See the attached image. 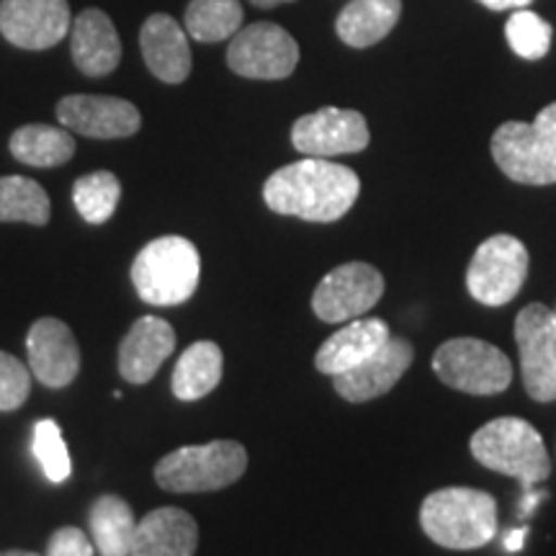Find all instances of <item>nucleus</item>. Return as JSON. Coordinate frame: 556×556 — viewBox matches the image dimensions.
Segmentation results:
<instances>
[{
	"instance_id": "19",
	"label": "nucleus",
	"mask_w": 556,
	"mask_h": 556,
	"mask_svg": "<svg viewBox=\"0 0 556 556\" xmlns=\"http://www.w3.org/2000/svg\"><path fill=\"white\" fill-rule=\"evenodd\" d=\"M70 50L75 67L88 78L114 73L122 60V41L109 13L99 9L83 11L70 26Z\"/></svg>"
},
{
	"instance_id": "17",
	"label": "nucleus",
	"mask_w": 556,
	"mask_h": 556,
	"mask_svg": "<svg viewBox=\"0 0 556 556\" xmlns=\"http://www.w3.org/2000/svg\"><path fill=\"white\" fill-rule=\"evenodd\" d=\"M139 47L157 80L178 86L191 75V47L184 26L168 13H155L139 29Z\"/></svg>"
},
{
	"instance_id": "22",
	"label": "nucleus",
	"mask_w": 556,
	"mask_h": 556,
	"mask_svg": "<svg viewBox=\"0 0 556 556\" xmlns=\"http://www.w3.org/2000/svg\"><path fill=\"white\" fill-rule=\"evenodd\" d=\"M400 16L402 0H351L338 13L336 31L343 45L353 50H366L389 37Z\"/></svg>"
},
{
	"instance_id": "35",
	"label": "nucleus",
	"mask_w": 556,
	"mask_h": 556,
	"mask_svg": "<svg viewBox=\"0 0 556 556\" xmlns=\"http://www.w3.org/2000/svg\"><path fill=\"white\" fill-rule=\"evenodd\" d=\"M523 533L526 531H518V533H510V536H507V548H520V544H523Z\"/></svg>"
},
{
	"instance_id": "12",
	"label": "nucleus",
	"mask_w": 556,
	"mask_h": 556,
	"mask_svg": "<svg viewBox=\"0 0 556 556\" xmlns=\"http://www.w3.org/2000/svg\"><path fill=\"white\" fill-rule=\"evenodd\" d=\"M371 142L366 116L353 109L325 106L302 116L291 127V144L304 157H338L364 152Z\"/></svg>"
},
{
	"instance_id": "34",
	"label": "nucleus",
	"mask_w": 556,
	"mask_h": 556,
	"mask_svg": "<svg viewBox=\"0 0 556 556\" xmlns=\"http://www.w3.org/2000/svg\"><path fill=\"white\" fill-rule=\"evenodd\" d=\"M250 3L255 5V9H276V5H283V3H294V0H250Z\"/></svg>"
},
{
	"instance_id": "13",
	"label": "nucleus",
	"mask_w": 556,
	"mask_h": 556,
	"mask_svg": "<svg viewBox=\"0 0 556 556\" xmlns=\"http://www.w3.org/2000/svg\"><path fill=\"white\" fill-rule=\"evenodd\" d=\"M67 0H0V34L18 50H50L70 34Z\"/></svg>"
},
{
	"instance_id": "3",
	"label": "nucleus",
	"mask_w": 556,
	"mask_h": 556,
	"mask_svg": "<svg viewBox=\"0 0 556 556\" xmlns=\"http://www.w3.org/2000/svg\"><path fill=\"white\" fill-rule=\"evenodd\" d=\"M201 258L191 240L165 235L144 245L131 263V283L152 307H176L189 302L199 287Z\"/></svg>"
},
{
	"instance_id": "5",
	"label": "nucleus",
	"mask_w": 556,
	"mask_h": 556,
	"mask_svg": "<svg viewBox=\"0 0 556 556\" xmlns=\"http://www.w3.org/2000/svg\"><path fill=\"white\" fill-rule=\"evenodd\" d=\"M492 160L507 178L523 186L556 184V101L531 124L505 122L490 142Z\"/></svg>"
},
{
	"instance_id": "33",
	"label": "nucleus",
	"mask_w": 556,
	"mask_h": 556,
	"mask_svg": "<svg viewBox=\"0 0 556 556\" xmlns=\"http://www.w3.org/2000/svg\"><path fill=\"white\" fill-rule=\"evenodd\" d=\"M477 3H482L484 9L490 11H518V9H526V5H531L533 0H477Z\"/></svg>"
},
{
	"instance_id": "8",
	"label": "nucleus",
	"mask_w": 556,
	"mask_h": 556,
	"mask_svg": "<svg viewBox=\"0 0 556 556\" xmlns=\"http://www.w3.org/2000/svg\"><path fill=\"white\" fill-rule=\"evenodd\" d=\"M528 276V250L513 235H492L475 250L467 289L484 307H505L518 296Z\"/></svg>"
},
{
	"instance_id": "15",
	"label": "nucleus",
	"mask_w": 556,
	"mask_h": 556,
	"mask_svg": "<svg viewBox=\"0 0 556 556\" xmlns=\"http://www.w3.org/2000/svg\"><path fill=\"white\" fill-rule=\"evenodd\" d=\"M58 119L65 129L93 139L131 137L142 127L135 103L114 96H65L58 103Z\"/></svg>"
},
{
	"instance_id": "9",
	"label": "nucleus",
	"mask_w": 556,
	"mask_h": 556,
	"mask_svg": "<svg viewBox=\"0 0 556 556\" xmlns=\"http://www.w3.org/2000/svg\"><path fill=\"white\" fill-rule=\"evenodd\" d=\"M227 65L248 80H283L299 65V45L278 24L258 21L240 29L229 41Z\"/></svg>"
},
{
	"instance_id": "1",
	"label": "nucleus",
	"mask_w": 556,
	"mask_h": 556,
	"mask_svg": "<svg viewBox=\"0 0 556 556\" xmlns=\"http://www.w3.org/2000/svg\"><path fill=\"white\" fill-rule=\"evenodd\" d=\"M358 193L356 173L325 157H304L283 165L263 186V201L270 212L317 225L343 219Z\"/></svg>"
},
{
	"instance_id": "29",
	"label": "nucleus",
	"mask_w": 556,
	"mask_h": 556,
	"mask_svg": "<svg viewBox=\"0 0 556 556\" xmlns=\"http://www.w3.org/2000/svg\"><path fill=\"white\" fill-rule=\"evenodd\" d=\"M505 37L510 50L516 52L518 58L536 62L541 58H546L548 50H552L554 29L548 21L539 16V13L518 9L513 11L510 18H507Z\"/></svg>"
},
{
	"instance_id": "25",
	"label": "nucleus",
	"mask_w": 556,
	"mask_h": 556,
	"mask_svg": "<svg viewBox=\"0 0 556 556\" xmlns=\"http://www.w3.org/2000/svg\"><path fill=\"white\" fill-rule=\"evenodd\" d=\"M11 155L31 168H58L75 155V139L65 127L26 124L13 131Z\"/></svg>"
},
{
	"instance_id": "16",
	"label": "nucleus",
	"mask_w": 556,
	"mask_h": 556,
	"mask_svg": "<svg viewBox=\"0 0 556 556\" xmlns=\"http://www.w3.org/2000/svg\"><path fill=\"white\" fill-rule=\"evenodd\" d=\"M31 377L50 389H62L78 377L80 348L73 330L58 317H41L26 338Z\"/></svg>"
},
{
	"instance_id": "20",
	"label": "nucleus",
	"mask_w": 556,
	"mask_h": 556,
	"mask_svg": "<svg viewBox=\"0 0 556 556\" xmlns=\"http://www.w3.org/2000/svg\"><path fill=\"white\" fill-rule=\"evenodd\" d=\"M199 546V526L180 507H157L137 520L129 556H193Z\"/></svg>"
},
{
	"instance_id": "32",
	"label": "nucleus",
	"mask_w": 556,
	"mask_h": 556,
	"mask_svg": "<svg viewBox=\"0 0 556 556\" xmlns=\"http://www.w3.org/2000/svg\"><path fill=\"white\" fill-rule=\"evenodd\" d=\"M47 556H96V546L80 528L65 526L52 533L47 544Z\"/></svg>"
},
{
	"instance_id": "36",
	"label": "nucleus",
	"mask_w": 556,
	"mask_h": 556,
	"mask_svg": "<svg viewBox=\"0 0 556 556\" xmlns=\"http://www.w3.org/2000/svg\"><path fill=\"white\" fill-rule=\"evenodd\" d=\"M0 556H39L34 552H21V548H9V552H0Z\"/></svg>"
},
{
	"instance_id": "21",
	"label": "nucleus",
	"mask_w": 556,
	"mask_h": 556,
	"mask_svg": "<svg viewBox=\"0 0 556 556\" xmlns=\"http://www.w3.org/2000/svg\"><path fill=\"white\" fill-rule=\"evenodd\" d=\"M392 338V330L384 319L379 317H356L340 328L336 336H330L319 345L315 366L317 371L328 374V377H338V374L348 371V368L358 366L361 361L379 351L387 340Z\"/></svg>"
},
{
	"instance_id": "27",
	"label": "nucleus",
	"mask_w": 556,
	"mask_h": 556,
	"mask_svg": "<svg viewBox=\"0 0 556 556\" xmlns=\"http://www.w3.org/2000/svg\"><path fill=\"white\" fill-rule=\"evenodd\" d=\"M52 204L37 180L24 176L0 178V222L45 227L50 222Z\"/></svg>"
},
{
	"instance_id": "37",
	"label": "nucleus",
	"mask_w": 556,
	"mask_h": 556,
	"mask_svg": "<svg viewBox=\"0 0 556 556\" xmlns=\"http://www.w3.org/2000/svg\"><path fill=\"white\" fill-rule=\"evenodd\" d=\"M554 315H556V312H554Z\"/></svg>"
},
{
	"instance_id": "14",
	"label": "nucleus",
	"mask_w": 556,
	"mask_h": 556,
	"mask_svg": "<svg viewBox=\"0 0 556 556\" xmlns=\"http://www.w3.org/2000/svg\"><path fill=\"white\" fill-rule=\"evenodd\" d=\"M415 348L405 338H389L374 356L361 361L358 366L348 368V371L332 377V387L345 402L361 405V402H371L384 397L397 387V381L405 377V371L413 366Z\"/></svg>"
},
{
	"instance_id": "10",
	"label": "nucleus",
	"mask_w": 556,
	"mask_h": 556,
	"mask_svg": "<svg viewBox=\"0 0 556 556\" xmlns=\"http://www.w3.org/2000/svg\"><path fill=\"white\" fill-rule=\"evenodd\" d=\"M516 343L520 353V377L528 397L536 402L556 400V315L546 304H528L516 317Z\"/></svg>"
},
{
	"instance_id": "26",
	"label": "nucleus",
	"mask_w": 556,
	"mask_h": 556,
	"mask_svg": "<svg viewBox=\"0 0 556 556\" xmlns=\"http://www.w3.org/2000/svg\"><path fill=\"white\" fill-rule=\"evenodd\" d=\"M240 0H191L186 9V31L201 45L232 39L242 29Z\"/></svg>"
},
{
	"instance_id": "30",
	"label": "nucleus",
	"mask_w": 556,
	"mask_h": 556,
	"mask_svg": "<svg viewBox=\"0 0 556 556\" xmlns=\"http://www.w3.org/2000/svg\"><path fill=\"white\" fill-rule=\"evenodd\" d=\"M34 456H37L45 477L54 484H62L73 471L65 438L54 420H39L34 426Z\"/></svg>"
},
{
	"instance_id": "2",
	"label": "nucleus",
	"mask_w": 556,
	"mask_h": 556,
	"mask_svg": "<svg viewBox=\"0 0 556 556\" xmlns=\"http://www.w3.org/2000/svg\"><path fill=\"white\" fill-rule=\"evenodd\" d=\"M420 526L433 544L454 552L482 548L497 533V503L475 486H443L420 505Z\"/></svg>"
},
{
	"instance_id": "4",
	"label": "nucleus",
	"mask_w": 556,
	"mask_h": 556,
	"mask_svg": "<svg viewBox=\"0 0 556 556\" xmlns=\"http://www.w3.org/2000/svg\"><path fill=\"white\" fill-rule=\"evenodd\" d=\"M471 456L497 475L513 477L526 486L544 482L552 475L544 438L523 417H495L484 422L469 441Z\"/></svg>"
},
{
	"instance_id": "6",
	"label": "nucleus",
	"mask_w": 556,
	"mask_h": 556,
	"mask_svg": "<svg viewBox=\"0 0 556 556\" xmlns=\"http://www.w3.org/2000/svg\"><path fill=\"white\" fill-rule=\"evenodd\" d=\"M248 469V451L238 441L184 446L157 462L155 482L168 492H217L235 484Z\"/></svg>"
},
{
	"instance_id": "7",
	"label": "nucleus",
	"mask_w": 556,
	"mask_h": 556,
	"mask_svg": "<svg viewBox=\"0 0 556 556\" xmlns=\"http://www.w3.org/2000/svg\"><path fill=\"white\" fill-rule=\"evenodd\" d=\"M433 371L446 387L475 397L505 392L513 381L510 358L479 338H454L438 345Z\"/></svg>"
},
{
	"instance_id": "28",
	"label": "nucleus",
	"mask_w": 556,
	"mask_h": 556,
	"mask_svg": "<svg viewBox=\"0 0 556 556\" xmlns=\"http://www.w3.org/2000/svg\"><path fill=\"white\" fill-rule=\"evenodd\" d=\"M122 199V184L111 170H96L75 180L73 201L75 208L88 225H103L114 217Z\"/></svg>"
},
{
	"instance_id": "11",
	"label": "nucleus",
	"mask_w": 556,
	"mask_h": 556,
	"mask_svg": "<svg viewBox=\"0 0 556 556\" xmlns=\"http://www.w3.org/2000/svg\"><path fill=\"white\" fill-rule=\"evenodd\" d=\"M384 294V276L368 263H343L332 268L312 294V309L323 323H351L371 312Z\"/></svg>"
},
{
	"instance_id": "24",
	"label": "nucleus",
	"mask_w": 556,
	"mask_h": 556,
	"mask_svg": "<svg viewBox=\"0 0 556 556\" xmlns=\"http://www.w3.org/2000/svg\"><path fill=\"white\" fill-rule=\"evenodd\" d=\"M90 536L101 556H129L135 541L137 518L127 500L116 495H101L88 513Z\"/></svg>"
},
{
	"instance_id": "31",
	"label": "nucleus",
	"mask_w": 556,
	"mask_h": 556,
	"mask_svg": "<svg viewBox=\"0 0 556 556\" xmlns=\"http://www.w3.org/2000/svg\"><path fill=\"white\" fill-rule=\"evenodd\" d=\"M31 392L29 368L11 353L0 351V413H11L24 405Z\"/></svg>"
},
{
	"instance_id": "18",
	"label": "nucleus",
	"mask_w": 556,
	"mask_h": 556,
	"mask_svg": "<svg viewBox=\"0 0 556 556\" xmlns=\"http://www.w3.org/2000/svg\"><path fill=\"white\" fill-rule=\"evenodd\" d=\"M176 351V330L160 317H142L131 325L119 345V374L129 384H148Z\"/></svg>"
},
{
	"instance_id": "23",
	"label": "nucleus",
	"mask_w": 556,
	"mask_h": 556,
	"mask_svg": "<svg viewBox=\"0 0 556 556\" xmlns=\"http://www.w3.org/2000/svg\"><path fill=\"white\" fill-rule=\"evenodd\" d=\"M222 371H225V356L222 348L212 340H199V343L189 345L184 356L178 358L176 371H173V394L180 402H193L206 397L214 392L222 381Z\"/></svg>"
}]
</instances>
